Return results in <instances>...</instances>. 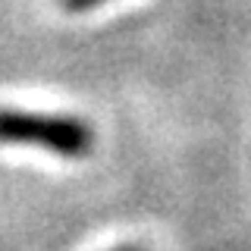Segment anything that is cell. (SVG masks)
<instances>
[{"label": "cell", "mask_w": 251, "mask_h": 251, "mask_svg": "<svg viewBox=\"0 0 251 251\" xmlns=\"http://www.w3.org/2000/svg\"><path fill=\"white\" fill-rule=\"evenodd\" d=\"M113 251H141L138 245H120V248H113Z\"/></svg>", "instance_id": "3"}, {"label": "cell", "mask_w": 251, "mask_h": 251, "mask_svg": "<svg viewBox=\"0 0 251 251\" xmlns=\"http://www.w3.org/2000/svg\"><path fill=\"white\" fill-rule=\"evenodd\" d=\"M60 3H63V10H69V13H88L94 6L107 3V0H60Z\"/></svg>", "instance_id": "2"}, {"label": "cell", "mask_w": 251, "mask_h": 251, "mask_svg": "<svg viewBox=\"0 0 251 251\" xmlns=\"http://www.w3.org/2000/svg\"><path fill=\"white\" fill-rule=\"evenodd\" d=\"M0 141L38 145L66 160H85L94 151V132L85 120L60 113H31V110H0Z\"/></svg>", "instance_id": "1"}]
</instances>
